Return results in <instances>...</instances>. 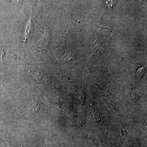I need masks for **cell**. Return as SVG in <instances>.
Returning <instances> with one entry per match:
<instances>
[{"label":"cell","instance_id":"cell-3","mask_svg":"<svg viewBox=\"0 0 147 147\" xmlns=\"http://www.w3.org/2000/svg\"><path fill=\"white\" fill-rule=\"evenodd\" d=\"M4 52L3 50V49L0 47V61H2V56L4 55Z\"/></svg>","mask_w":147,"mask_h":147},{"label":"cell","instance_id":"cell-1","mask_svg":"<svg viewBox=\"0 0 147 147\" xmlns=\"http://www.w3.org/2000/svg\"><path fill=\"white\" fill-rule=\"evenodd\" d=\"M24 28H25V31L24 33V42H26L27 40L31 37V35L32 34V32L33 25L32 24L31 18H30L28 21H27L26 24L24 27Z\"/></svg>","mask_w":147,"mask_h":147},{"label":"cell","instance_id":"cell-2","mask_svg":"<svg viewBox=\"0 0 147 147\" xmlns=\"http://www.w3.org/2000/svg\"><path fill=\"white\" fill-rule=\"evenodd\" d=\"M49 36H50V35H49V32L47 30V29L45 28V30L43 32V34L41 36V38L39 43L40 47V48H41V46L44 47V46H47Z\"/></svg>","mask_w":147,"mask_h":147}]
</instances>
